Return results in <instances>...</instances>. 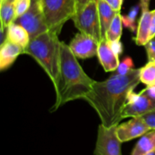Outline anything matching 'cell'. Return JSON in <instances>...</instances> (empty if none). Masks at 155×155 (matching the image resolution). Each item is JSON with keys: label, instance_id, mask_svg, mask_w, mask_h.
Wrapping results in <instances>:
<instances>
[{"label": "cell", "instance_id": "obj_6", "mask_svg": "<svg viewBox=\"0 0 155 155\" xmlns=\"http://www.w3.org/2000/svg\"><path fill=\"white\" fill-rule=\"evenodd\" d=\"M27 30L30 39L48 30L42 10L40 1L32 0L31 5L27 12L18 17L14 21Z\"/></svg>", "mask_w": 155, "mask_h": 155}, {"label": "cell", "instance_id": "obj_32", "mask_svg": "<svg viewBox=\"0 0 155 155\" xmlns=\"http://www.w3.org/2000/svg\"><path fill=\"white\" fill-rule=\"evenodd\" d=\"M95 1H96V2H98V0H95Z\"/></svg>", "mask_w": 155, "mask_h": 155}, {"label": "cell", "instance_id": "obj_3", "mask_svg": "<svg viewBox=\"0 0 155 155\" xmlns=\"http://www.w3.org/2000/svg\"><path fill=\"white\" fill-rule=\"evenodd\" d=\"M61 42L58 34L48 30L30 39L24 54L31 56L46 73L54 88L58 84L60 73Z\"/></svg>", "mask_w": 155, "mask_h": 155}, {"label": "cell", "instance_id": "obj_14", "mask_svg": "<svg viewBox=\"0 0 155 155\" xmlns=\"http://www.w3.org/2000/svg\"><path fill=\"white\" fill-rule=\"evenodd\" d=\"M6 39L21 46L24 51L30 41L27 30L15 22L12 23L6 29Z\"/></svg>", "mask_w": 155, "mask_h": 155}, {"label": "cell", "instance_id": "obj_29", "mask_svg": "<svg viewBox=\"0 0 155 155\" xmlns=\"http://www.w3.org/2000/svg\"><path fill=\"white\" fill-rule=\"evenodd\" d=\"M92 0H77V11L79 9L82 8L83 7H84L86 5H87Z\"/></svg>", "mask_w": 155, "mask_h": 155}, {"label": "cell", "instance_id": "obj_24", "mask_svg": "<svg viewBox=\"0 0 155 155\" xmlns=\"http://www.w3.org/2000/svg\"><path fill=\"white\" fill-rule=\"evenodd\" d=\"M142 118L151 130H155V110L145 114V115L142 116Z\"/></svg>", "mask_w": 155, "mask_h": 155}, {"label": "cell", "instance_id": "obj_25", "mask_svg": "<svg viewBox=\"0 0 155 155\" xmlns=\"http://www.w3.org/2000/svg\"><path fill=\"white\" fill-rule=\"evenodd\" d=\"M110 47L112 48V49L114 50L115 53L118 55H120V54H122L123 51H124V45H123L122 42L120 41H114V42H109Z\"/></svg>", "mask_w": 155, "mask_h": 155}, {"label": "cell", "instance_id": "obj_11", "mask_svg": "<svg viewBox=\"0 0 155 155\" xmlns=\"http://www.w3.org/2000/svg\"><path fill=\"white\" fill-rule=\"evenodd\" d=\"M97 56L105 72L116 71L120 62L119 55L114 51L107 39H102L98 43Z\"/></svg>", "mask_w": 155, "mask_h": 155}, {"label": "cell", "instance_id": "obj_1", "mask_svg": "<svg viewBox=\"0 0 155 155\" xmlns=\"http://www.w3.org/2000/svg\"><path fill=\"white\" fill-rule=\"evenodd\" d=\"M139 69H133L126 75L117 73L104 81H95L84 98L95 110L102 125H119L129 95L140 83Z\"/></svg>", "mask_w": 155, "mask_h": 155}, {"label": "cell", "instance_id": "obj_13", "mask_svg": "<svg viewBox=\"0 0 155 155\" xmlns=\"http://www.w3.org/2000/svg\"><path fill=\"white\" fill-rule=\"evenodd\" d=\"M151 11H142L140 19L138 24L135 42L138 45H145L150 41Z\"/></svg>", "mask_w": 155, "mask_h": 155}, {"label": "cell", "instance_id": "obj_23", "mask_svg": "<svg viewBox=\"0 0 155 155\" xmlns=\"http://www.w3.org/2000/svg\"><path fill=\"white\" fill-rule=\"evenodd\" d=\"M148 61H155V38L148 41L145 45Z\"/></svg>", "mask_w": 155, "mask_h": 155}, {"label": "cell", "instance_id": "obj_20", "mask_svg": "<svg viewBox=\"0 0 155 155\" xmlns=\"http://www.w3.org/2000/svg\"><path fill=\"white\" fill-rule=\"evenodd\" d=\"M141 8L140 3L136 5L133 6L131 8L129 13L127 15H122L123 24L127 28H128L132 33L136 32L137 30V27H136V18L139 14V8Z\"/></svg>", "mask_w": 155, "mask_h": 155}, {"label": "cell", "instance_id": "obj_26", "mask_svg": "<svg viewBox=\"0 0 155 155\" xmlns=\"http://www.w3.org/2000/svg\"><path fill=\"white\" fill-rule=\"evenodd\" d=\"M117 12H120L124 0H105Z\"/></svg>", "mask_w": 155, "mask_h": 155}, {"label": "cell", "instance_id": "obj_2", "mask_svg": "<svg viewBox=\"0 0 155 155\" xmlns=\"http://www.w3.org/2000/svg\"><path fill=\"white\" fill-rule=\"evenodd\" d=\"M95 80L85 73L69 45L61 42V62L58 81L55 88L54 111L69 101L84 99L91 91Z\"/></svg>", "mask_w": 155, "mask_h": 155}, {"label": "cell", "instance_id": "obj_15", "mask_svg": "<svg viewBox=\"0 0 155 155\" xmlns=\"http://www.w3.org/2000/svg\"><path fill=\"white\" fill-rule=\"evenodd\" d=\"M98 8L100 25H101V36H102V39H105L107 30L114 18L115 15L118 12L114 10L111 6L105 0H98Z\"/></svg>", "mask_w": 155, "mask_h": 155}, {"label": "cell", "instance_id": "obj_28", "mask_svg": "<svg viewBox=\"0 0 155 155\" xmlns=\"http://www.w3.org/2000/svg\"><path fill=\"white\" fill-rule=\"evenodd\" d=\"M151 0H140V5L142 11L149 10V4Z\"/></svg>", "mask_w": 155, "mask_h": 155}, {"label": "cell", "instance_id": "obj_18", "mask_svg": "<svg viewBox=\"0 0 155 155\" xmlns=\"http://www.w3.org/2000/svg\"><path fill=\"white\" fill-rule=\"evenodd\" d=\"M123 25L124 24H123L122 15L120 12H118L115 15L114 18L107 30L105 39H107L109 42L120 40L123 33Z\"/></svg>", "mask_w": 155, "mask_h": 155}, {"label": "cell", "instance_id": "obj_8", "mask_svg": "<svg viewBox=\"0 0 155 155\" xmlns=\"http://www.w3.org/2000/svg\"><path fill=\"white\" fill-rule=\"evenodd\" d=\"M155 110V101L142 89L139 93L132 92L129 95L122 113L123 119L142 117Z\"/></svg>", "mask_w": 155, "mask_h": 155}, {"label": "cell", "instance_id": "obj_21", "mask_svg": "<svg viewBox=\"0 0 155 155\" xmlns=\"http://www.w3.org/2000/svg\"><path fill=\"white\" fill-rule=\"evenodd\" d=\"M133 69H134V62L131 58L127 56L123 59L122 61L120 62L119 66L115 73L120 75H126Z\"/></svg>", "mask_w": 155, "mask_h": 155}, {"label": "cell", "instance_id": "obj_9", "mask_svg": "<svg viewBox=\"0 0 155 155\" xmlns=\"http://www.w3.org/2000/svg\"><path fill=\"white\" fill-rule=\"evenodd\" d=\"M98 43L92 37L80 32L73 38L69 47L77 58L87 59L97 55Z\"/></svg>", "mask_w": 155, "mask_h": 155}, {"label": "cell", "instance_id": "obj_10", "mask_svg": "<svg viewBox=\"0 0 155 155\" xmlns=\"http://www.w3.org/2000/svg\"><path fill=\"white\" fill-rule=\"evenodd\" d=\"M150 130L151 129L142 117H132V119L127 122L118 125L117 133L119 139L123 143L141 137Z\"/></svg>", "mask_w": 155, "mask_h": 155}, {"label": "cell", "instance_id": "obj_22", "mask_svg": "<svg viewBox=\"0 0 155 155\" xmlns=\"http://www.w3.org/2000/svg\"><path fill=\"white\" fill-rule=\"evenodd\" d=\"M32 0H16L15 9H16V18L21 16L28 11L31 5Z\"/></svg>", "mask_w": 155, "mask_h": 155}, {"label": "cell", "instance_id": "obj_7", "mask_svg": "<svg viewBox=\"0 0 155 155\" xmlns=\"http://www.w3.org/2000/svg\"><path fill=\"white\" fill-rule=\"evenodd\" d=\"M117 126L106 127L100 124L94 151L95 155H122V142L117 133Z\"/></svg>", "mask_w": 155, "mask_h": 155}, {"label": "cell", "instance_id": "obj_31", "mask_svg": "<svg viewBox=\"0 0 155 155\" xmlns=\"http://www.w3.org/2000/svg\"><path fill=\"white\" fill-rule=\"evenodd\" d=\"M33 1H41V0H33Z\"/></svg>", "mask_w": 155, "mask_h": 155}, {"label": "cell", "instance_id": "obj_17", "mask_svg": "<svg viewBox=\"0 0 155 155\" xmlns=\"http://www.w3.org/2000/svg\"><path fill=\"white\" fill-rule=\"evenodd\" d=\"M155 150V130H150L141 136L131 155H145Z\"/></svg>", "mask_w": 155, "mask_h": 155}, {"label": "cell", "instance_id": "obj_12", "mask_svg": "<svg viewBox=\"0 0 155 155\" xmlns=\"http://www.w3.org/2000/svg\"><path fill=\"white\" fill-rule=\"evenodd\" d=\"M21 54H24V49L6 39L0 47V70L3 71L10 68Z\"/></svg>", "mask_w": 155, "mask_h": 155}, {"label": "cell", "instance_id": "obj_4", "mask_svg": "<svg viewBox=\"0 0 155 155\" xmlns=\"http://www.w3.org/2000/svg\"><path fill=\"white\" fill-rule=\"evenodd\" d=\"M40 3L48 30L58 35L77 12V0H41Z\"/></svg>", "mask_w": 155, "mask_h": 155}, {"label": "cell", "instance_id": "obj_19", "mask_svg": "<svg viewBox=\"0 0 155 155\" xmlns=\"http://www.w3.org/2000/svg\"><path fill=\"white\" fill-rule=\"evenodd\" d=\"M139 79L140 83L147 86L155 85V61H148L140 68Z\"/></svg>", "mask_w": 155, "mask_h": 155}, {"label": "cell", "instance_id": "obj_5", "mask_svg": "<svg viewBox=\"0 0 155 155\" xmlns=\"http://www.w3.org/2000/svg\"><path fill=\"white\" fill-rule=\"evenodd\" d=\"M71 20L80 33L91 36L98 42L102 40L98 2L95 0L89 2L84 7L79 9Z\"/></svg>", "mask_w": 155, "mask_h": 155}, {"label": "cell", "instance_id": "obj_30", "mask_svg": "<svg viewBox=\"0 0 155 155\" xmlns=\"http://www.w3.org/2000/svg\"><path fill=\"white\" fill-rule=\"evenodd\" d=\"M3 1H4V0H0V3H1V2H2Z\"/></svg>", "mask_w": 155, "mask_h": 155}, {"label": "cell", "instance_id": "obj_27", "mask_svg": "<svg viewBox=\"0 0 155 155\" xmlns=\"http://www.w3.org/2000/svg\"><path fill=\"white\" fill-rule=\"evenodd\" d=\"M155 38V9L151 11V29H150V40Z\"/></svg>", "mask_w": 155, "mask_h": 155}, {"label": "cell", "instance_id": "obj_16", "mask_svg": "<svg viewBox=\"0 0 155 155\" xmlns=\"http://www.w3.org/2000/svg\"><path fill=\"white\" fill-rule=\"evenodd\" d=\"M16 0H4L0 3L1 32L5 31L7 27L16 19Z\"/></svg>", "mask_w": 155, "mask_h": 155}]
</instances>
